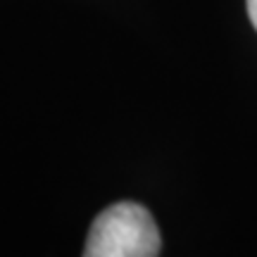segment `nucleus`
<instances>
[{
    "instance_id": "nucleus-1",
    "label": "nucleus",
    "mask_w": 257,
    "mask_h": 257,
    "mask_svg": "<svg viewBox=\"0 0 257 257\" xmlns=\"http://www.w3.org/2000/svg\"><path fill=\"white\" fill-rule=\"evenodd\" d=\"M160 231L146 207L117 202L93 221L83 257H157Z\"/></svg>"
},
{
    "instance_id": "nucleus-2",
    "label": "nucleus",
    "mask_w": 257,
    "mask_h": 257,
    "mask_svg": "<svg viewBox=\"0 0 257 257\" xmlns=\"http://www.w3.org/2000/svg\"><path fill=\"white\" fill-rule=\"evenodd\" d=\"M248 3V15H250V22H252V27L257 31V0H245Z\"/></svg>"
}]
</instances>
